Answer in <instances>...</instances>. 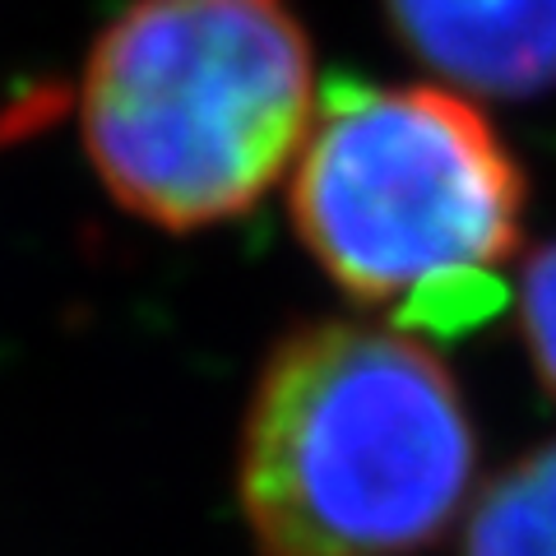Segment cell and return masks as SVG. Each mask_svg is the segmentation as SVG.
Masks as SVG:
<instances>
[{
  "label": "cell",
  "mask_w": 556,
  "mask_h": 556,
  "mask_svg": "<svg viewBox=\"0 0 556 556\" xmlns=\"http://www.w3.org/2000/svg\"><path fill=\"white\" fill-rule=\"evenodd\" d=\"M386 14L455 89L533 98L556 84V0H386Z\"/></svg>",
  "instance_id": "cell-4"
},
{
  "label": "cell",
  "mask_w": 556,
  "mask_h": 556,
  "mask_svg": "<svg viewBox=\"0 0 556 556\" xmlns=\"http://www.w3.org/2000/svg\"><path fill=\"white\" fill-rule=\"evenodd\" d=\"M459 556H556V441L519 455L486 482Z\"/></svg>",
  "instance_id": "cell-5"
},
{
  "label": "cell",
  "mask_w": 556,
  "mask_h": 556,
  "mask_svg": "<svg viewBox=\"0 0 556 556\" xmlns=\"http://www.w3.org/2000/svg\"><path fill=\"white\" fill-rule=\"evenodd\" d=\"M473 468V417L437 353L316 320L260 367L237 496L260 556H417L459 519Z\"/></svg>",
  "instance_id": "cell-1"
},
{
  "label": "cell",
  "mask_w": 556,
  "mask_h": 556,
  "mask_svg": "<svg viewBox=\"0 0 556 556\" xmlns=\"http://www.w3.org/2000/svg\"><path fill=\"white\" fill-rule=\"evenodd\" d=\"M519 325H525V348H529L533 371L547 386V394L556 399V241L525 265Z\"/></svg>",
  "instance_id": "cell-6"
},
{
  "label": "cell",
  "mask_w": 556,
  "mask_h": 556,
  "mask_svg": "<svg viewBox=\"0 0 556 556\" xmlns=\"http://www.w3.org/2000/svg\"><path fill=\"white\" fill-rule=\"evenodd\" d=\"M316 121L311 42L288 0H130L79 75L84 153L163 232L241 218Z\"/></svg>",
  "instance_id": "cell-2"
},
{
  "label": "cell",
  "mask_w": 556,
  "mask_h": 556,
  "mask_svg": "<svg viewBox=\"0 0 556 556\" xmlns=\"http://www.w3.org/2000/svg\"><path fill=\"white\" fill-rule=\"evenodd\" d=\"M292 228L339 292L404 306L519 251L525 172L459 93L339 79L298 153Z\"/></svg>",
  "instance_id": "cell-3"
}]
</instances>
